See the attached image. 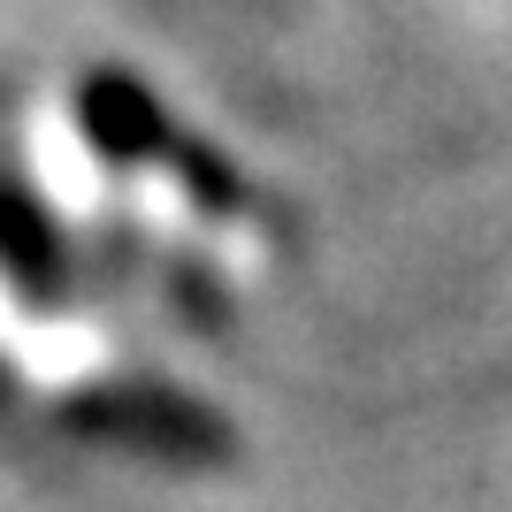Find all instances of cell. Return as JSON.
<instances>
[{
  "instance_id": "obj_2",
  "label": "cell",
  "mask_w": 512,
  "mask_h": 512,
  "mask_svg": "<svg viewBox=\"0 0 512 512\" xmlns=\"http://www.w3.org/2000/svg\"><path fill=\"white\" fill-rule=\"evenodd\" d=\"M77 115H85V130L115 161H184V146H192V138H176L169 115L130 85V77H115V69H107V77H85Z\"/></svg>"
},
{
  "instance_id": "obj_1",
  "label": "cell",
  "mask_w": 512,
  "mask_h": 512,
  "mask_svg": "<svg viewBox=\"0 0 512 512\" xmlns=\"http://www.w3.org/2000/svg\"><path fill=\"white\" fill-rule=\"evenodd\" d=\"M85 428L123 436L138 451H161V459H222V444H230V428L176 390H107L85 406Z\"/></svg>"
}]
</instances>
